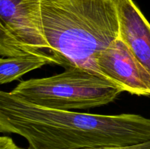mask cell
<instances>
[{
  "label": "cell",
  "instance_id": "cell-8",
  "mask_svg": "<svg viewBox=\"0 0 150 149\" xmlns=\"http://www.w3.org/2000/svg\"><path fill=\"white\" fill-rule=\"evenodd\" d=\"M0 149H22L13 142V140L7 136H1L0 137Z\"/></svg>",
  "mask_w": 150,
  "mask_h": 149
},
{
  "label": "cell",
  "instance_id": "cell-2",
  "mask_svg": "<svg viewBox=\"0 0 150 149\" xmlns=\"http://www.w3.org/2000/svg\"><path fill=\"white\" fill-rule=\"evenodd\" d=\"M40 7L54 64L103 77L96 59L119 37L116 0H40Z\"/></svg>",
  "mask_w": 150,
  "mask_h": 149
},
{
  "label": "cell",
  "instance_id": "cell-1",
  "mask_svg": "<svg viewBox=\"0 0 150 149\" xmlns=\"http://www.w3.org/2000/svg\"><path fill=\"white\" fill-rule=\"evenodd\" d=\"M0 131L21 136L30 149L125 147L150 140V118L47 109L0 92Z\"/></svg>",
  "mask_w": 150,
  "mask_h": 149
},
{
  "label": "cell",
  "instance_id": "cell-7",
  "mask_svg": "<svg viewBox=\"0 0 150 149\" xmlns=\"http://www.w3.org/2000/svg\"><path fill=\"white\" fill-rule=\"evenodd\" d=\"M48 64H54L52 58L48 56L39 54L1 57L0 83L5 84L14 81L26 73Z\"/></svg>",
  "mask_w": 150,
  "mask_h": 149
},
{
  "label": "cell",
  "instance_id": "cell-3",
  "mask_svg": "<svg viewBox=\"0 0 150 149\" xmlns=\"http://www.w3.org/2000/svg\"><path fill=\"white\" fill-rule=\"evenodd\" d=\"M122 92L103 77L70 67L59 74L21 82L10 93L35 106L73 111L108 105Z\"/></svg>",
  "mask_w": 150,
  "mask_h": 149
},
{
  "label": "cell",
  "instance_id": "cell-4",
  "mask_svg": "<svg viewBox=\"0 0 150 149\" xmlns=\"http://www.w3.org/2000/svg\"><path fill=\"white\" fill-rule=\"evenodd\" d=\"M29 53L51 57L42 31L40 0H0L1 57Z\"/></svg>",
  "mask_w": 150,
  "mask_h": 149
},
{
  "label": "cell",
  "instance_id": "cell-5",
  "mask_svg": "<svg viewBox=\"0 0 150 149\" xmlns=\"http://www.w3.org/2000/svg\"><path fill=\"white\" fill-rule=\"evenodd\" d=\"M96 63L101 76L122 92L150 96L149 73L119 37L98 54Z\"/></svg>",
  "mask_w": 150,
  "mask_h": 149
},
{
  "label": "cell",
  "instance_id": "cell-9",
  "mask_svg": "<svg viewBox=\"0 0 150 149\" xmlns=\"http://www.w3.org/2000/svg\"><path fill=\"white\" fill-rule=\"evenodd\" d=\"M130 149H150V140L146 143L133 145Z\"/></svg>",
  "mask_w": 150,
  "mask_h": 149
},
{
  "label": "cell",
  "instance_id": "cell-6",
  "mask_svg": "<svg viewBox=\"0 0 150 149\" xmlns=\"http://www.w3.org/2000/svg\"><path fill=\"white\" fill-rule=\"evenodd\" d=\"M119 37L150 74V23L133 0H116Z\"/></svg>",
  "mask_w": 150,
  "mask_h": 149
}]
</instances>
